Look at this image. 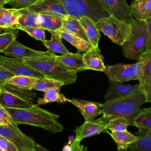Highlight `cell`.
I'll use <instances>...</instances> for the list:
<instances>
[{
  "mask_svg": "<svg viewBox=\"0 0 151 151\" xmlns=\"http://www.w3.org/2000/svg\"><path fill=\"white\" fill-rule=\"evenodd\" d=\"M74 132L76 133V137L73 142L77 146L80 145L83 139L86 137L109 132L106 123L100 118L91 121H85L81 126L77 127Z\"/></svg>",
  "mask_w": 151,
  "mask_h": 151,
  "instance_id": "cell-13",
  "label": "cell"
},
{
  "mask_svg": "<svg viewBox=\"0 0 151 151\" xmlns=\"http://www.w3.org/2000/svg\"><path fill=\"white\" fill-rule=\"evenodd\" d=\"M78 19L84 29L90 44L93 47H98L100 33L96 25V22L87 16H82Z\"/></svg>",
  "mask_w": 151,
  "mask_h": 151,
  "instance_id": "cell-22",
  "label": "cell"
},
{
  "mask_svg": "<svg viewBox=\"0 0 151 151\" xmlns=\"http://www.w3.org/2000/svg\"><path fill=\"white\" fill-rule=\"evenodd\" d=\"M2 53L9 57L22 60L45 57L55 54L48 51H41L30 48L22 45L16 39L13 40Z\"/></svg>",
  "mask_w": 151,
  "mask_h": 151,
  "instance_id": "cell-12",
  "label": "cell"
},
{
  "mask_svg": "<svg viewBox=\"0 0 151 151\" xmlns=\"http://www.w3.org/2000/svg\"><path fill=\"white\" fill-rule=\"evenodd\" d=\"M0 149L3 151H18L17 147L6 137L0 134Z\"/></svg>",
  "mask_w": 151,
  "mask_h": 151,
  "instance_id": "cell-38",
  "label": "cell"
},
{
  "mask_svg": "<svg viewBox=\"0 0 151 151\" xmlns=\"http://www.w3.org/2000/svg\"><path fill=\"white\" fill-rule=\"evenodd\" d=\"M138 139L128 146L131 151H151V131H138Z\"/></svg>",
  "mask_w": 151,
  "mask_h": 151,
  "instance_id": "cell-27",
  "label": "cell"
},
{
  "mask_svg": "<svg viewBox=\"0 0 151 151\" xmlns=\"http://www.w3.org/2000/svg\"><path fill=\"white\" fill-rule=\"evenodd\" d=\"M64 84L60 81L47 78H37L36 82L32 88V90H38L45 92L47 90L54 88V87H59L61 88Z\"/></svg>",
  "mask_w": 151,
  "mask_h": 151,
  "instance_id": "cell-34",
  "label": "cell"
},
{
  "mask_svg": "<svg viewBox=\"0 0 151 151\" xmlns=\"http://www.w3.org/2000/svg\"><path fill=\"white\" fill-rule=\"evenodd\" d=\"M146 102L144 94L139 89L120 99L102 103V117H123L130 126H133L134 119L142 110L141 106Z\"/></svg>",
  "mask_w": 151,
  "mask_h": 151,
  "instance_id": "cell-2",
  "label": "cell"
},
{
  "mask_svg": "<svg viewBox=\"0 0 151 151\" xmlns=\"http://www.w3.org/2000/svg\"><path fill=\"white\" fill-rule=\"evenodd\" d=\"M0 104L13 109H27L31 107L36 94L31 90L18 88L6 83L2 88Z\"/></svg>",
  "mask_w": 151,
  "mask_h": 151,
  "instance_id": "cell-6",
  "label": "cell"
},
{
  "mask_svg": "<svg viewBox=\"0 0 151 151\" xmlns=\"http://www.w3.org/2000/svg\"><path fill=\"white\" fill-rule=\"evenodd\" d=\"M34 150H35V151H50V150H48L47 149L45 148L44 147H43L42 146H41L40 144H38L37 143H35V145L34 146Z\"/></svg>",
  "mask_w": 151,
  "mask_h": 151,
  "instance_id": "cell-43",
  "label": "cell"
},
{
  "mask_svg": "<svg viewBox=\"0 0 151 151\" xmlns=\"http://www.w3.org/2000/svg\"><path fill=\"white\" fill-rule=\"evenodd\" d=\"M74 139L73 140H70L68 143L63 147L62 151H74L77 146H76L73 143Z\"/></svg>",
  "mask_w": 151,
  "mask_h": 151,
  "instance_id": "cell-42",
  "label": "cell"
},
{
  "mask_svg": "<svg viewBox=\"0 0 151 151\" xmlns=\"http://www.w3.org/2000/svg\"><path fill=\"white\" fill-rule=\"evenodd\" d=\"M68 15L79 19L82 16L90 18L95 22L109 16L99 0H60Z\"/></svg>",
  "mask_w": 151,
  "mask_h": 151,
  "instance_id": "cell-5",
  "label": "cell"
},
{
  "mask_svg": "<svg viewBox=\"0 0 151 151\" xmlns=\"http://www.w3.org/2000/svg\"><path fill=\"white\" fill-rule=\"evenodd\" d=\"M60 31H65L75 35L90 43L79 19L70 15L62 18V27Z\"/></svg>",
  "mask_w": 151,
  "mask_h": 151,
  "instance_id": "cell-20",
  "label": "cell"
},
{
  "mask_svg": "<svg viewBox=\"0 0 151 151\" xmlns=\"http://www.w3.org/2000/svg\"><path fill=\"white\" fill-rule=\"evenodd\" d=\"M145 21L147 24V30H148V33H149L147 48H146V51L145 52H149V51H151V17L150 18H147Z\"/></svg>",
  "mask_w": 151,
  "mask_h": 151,
  "instance_id": "cell-41",
  "label": "cell"
},
{
  "mask_svg": "<svg viewBox=\"0 0 151 151\" xmlns=\"http://www.w3.org/2000/svg\"><path fill=\"white\" fill-rule=\"evenodd\" d=\"M117 151H127L126 149H118Z\"/></svg>",
  "mask_w": 151,
  "mask_h": 151,
  "instance_id": "cell-49",
  "label": "cell"
},
{
  "mask_svg": "<svg viewBox=\"0 0 151 151\" xmlns=\"http://www.w3.org/2000/svg\"><path fill=\"white\" fill-rule=\"evenodd\" d=\"M111 138L116 143L117 149H127L128 146L136 141L139 136H135L131 133L129 132L127 130L122 131H114L108 132Z\"/></svg>",
  "mask_w": 151,
  "mask_h": 151,
  "instance_id": "cell-24",
  "label": "cell"
},
{
  "mask_svg": "<svg viewBox=\"0 0 151 151\" xmlns=\"http://www.w3.org/2000/svg\"><path fill=\"white\" fill-rule=\"evenodd\" d=\"M0 65L15 76H26L35 78L45 77L38 71L27 65L22 59L0 55Z\"/></svg>",
  "mask_w": 151,
  "mask_h": 151,
  "instance_id": "cell-11",
  "label": "cell"
},
{
  "mask_svg": "<svg viewBox=\"0 0 151 151\" xmlns=\"http://www.w3.org/2000/svg\"><path fill=\"white\" fill-rule=\"evenodd\" d=\"M27 8L38 14L52 15L61 19L68 15L60 0H39Z\"/></svg>",
  "mask_w": 151,
  "mask_h": 151,
  "instance_id": "cell-14",
  "label": "cell"
},
{
  "mask_svg": "<svg viewBox=\"0 0 151 151\" xmlns=\"http://www.w3.org/2000/svg\"><path fill=\"white\" fill-rule=\"evenodd\" d=\"M3 8H4V6H0V27H3L2 23V15Z\"/></svg>",
  "mask_w": 151,
  "mask_h": 151,
  "instance_id": "cell-45",
  "label": "cell"
},
{
  "mask_svg": "<svg viewBox=\"0 0 151 151\" xmlns=\"http://www.w3.org/2000/svg\"><path fill=\"white\" fill-rule=\"evenodd\" d=\"M141 67L138 78L139 88L144 94L146 102L151 103V51L145 52L137 59Z\"/></svg>",
  "mask_w": 151,
  "mask_h": 151,
  "instance_id": "cell-10",
  "label": "cell"
},
{
  "mask_svg": "<svg viewBox=\"0 0 151 151\" xmlns=\"http://www.w3.org/2000/svg\"><path fill=\"white\" fill-rule=\"evenodd\" d=\"M10 114L12 122L17 124H27L44 129L51 133L62 132L63 125L58 121L59 116L42 109L37 104L27 109H13L5 107Z\"/></svg>",
  "mask_w": 151,
  "mask_h": 151,
  "instance_id": "cell-1",
  "label": "cell"
},
{
  "mask_svg": "<svg viewBox=\"0 0 151 151\" xmlns=\"http://www.w3.org/2000/svg\"><path fill=\"white\" fill-rule=\"evenodd\" d=\"M20 15L19 9L3 8L2 15V27L5 29H11L17 24L18 18Z\"/></svg>",
  "mask_w": 151,
  "mask_h": 151,
  "instance_id": "cell-31",
  "label": "cell"
},
{
  "mask_svg": "<svg viewBox=\"0 0 151 151\" xmlns=\"http://www.w3.org/2000/svg\"><path fill=\"white\" fill-rule=\"evenodd\" d=\"M129 8L136 20L145 21L151 17V0H133Z\"/></svg>",
  "mask_w": 151,
  "mask_h": 151,
  "instance_id": "cell-21",
  "label": "cell"
},
{
  "mask_svg": "<svg viewBox=\"0 0 151 151\" xmlns=\"http://www.w3.org/2000/svg\"><path fill=\"white\" fill-rule=\"evenodd\" d=\"M5 124H6V123L1 118H0V125H3Z\"/></svg>",
  "mask_w": 151,
  "mask_h": 151,
  "instance_id": "cell-47",
  "label": "cell"
},
{
  "mask_svg": "<svg viewBox=\"0 0 151 151\" xmlns=\"http://www.w3.org/2000/svg\"><path fill=\"white\" fill-rule=\"evenodd\" d=\"M20 15L18 18L17 24L13 26L11 29H17L19 27H38L37 24V17L38 14L30 11L27 8L19 9Z\"/></svg>",
  "mask_w": 151,
  "mask_h": 151,
  "instance_id": "cell-26",
  "label": "cell"
},
{
  "mask_svg": "<svg viewBox=\"0 0 151 151\" xmlns=\"http://www.w3.org/2000/svg\"><path fill=\"white\" fill-rule=\"evenodd\" d=\"M74 151H88L87 147H84L83 145H79Z\"/></svg>",
  "mask_w": 151,
  "mask_h": 151,
  "instance_id": "cell-44",
  "label": "cell"
},
{
  "mask_svg": "<svg viewBox=\"0 0 151 151\" xmlns=\"http://www.w3.org/2000/svg\"><path fill=\"white\" fill-rule=\"evenodd\" d=\"M15 76L13 73L0 65V88H2L6 83L8 80Z\"/></svg>",
  "mask_w": 151,
  "mask_h": 151,
  "instance_id": "cell-39",
  "label": "cell"
},
{
  "mask_svg": "<svg viewBox=\"0 0 151 151\" xmlns=\"http://www.w3.org/2000/svg\"><path fill=\"white\" fill-rule=\"evenodd\" d=\"M96 25L114 43L121 46L128 38L131 30L130 24L121 21L112 15L99 19Z\"/></svg>",
  "mask_w": 151,
  "mask_h": 151,
  "instance_id": "cell-7",
  "label": "cell"
},
{
  "mask_svg": "<svg viewBox=\"0 0 151 151\" xmlns=\"http://www.w3.org/2000/svg\"><path fill=\"white\" fill-rule=\"evenodd\" d=\"M140 132L151 131V106L141 110L133 122Z\"/></svg>",
  "mask_w": 151,
  "mask_h": 151,
  "instance_id": "cell-29",
  "label": "cell"
},
{
  "mask_svg": "<svg viewBox=\"0 0 151 151\" xmlns=\"http://www.w3.org/2000/svg\"><path fill=\"white\" fill-rule=\"evenodd\" d=\"M109 15L129 24L133 23L136 19L130 14L126 0H99Z\"/></svg>",
  "mask_w": 151,
  "mask_h": 151,
  "instance_id": "cell-15",
  "label": "cell"
},
{
  "mask_svg": "<svg viewBox=\"0 0 151 151\" xmlns=\"http://www.w3.org/2000/svg\"><path fill=\"white\" fill-rule=\"evenodd\" d=\"M83 61L86 70L103 71L105 65L103 57L98 47H91L83 54Z\"/></svg>",
  "mask_w": 151,
  "mask_h": 151,
  "instance_id": "cell-18",
  "label": "cell"
},
{
  "mask_svg": "<svg viewBox=\"0 0 151 151\" xmlns=\"http://www.w3.org/2000/svg\"><path fill=\"white\" fill-rule=\"evenodd\" d=\"M58 31L61 35V38H64L71 45L74 46L77 48V52L78 53L81 52H86L92 47L91 45L89 42L84 41L82 38L75 35L63 31Z\"/></svg>",
  "mask_w": 151,
  "mask_h": 151,
  "instance_id": "cell-30",
  "label": "cell"
},
{
  "mask_svg": "<svg viewBox=\"0 0 151 151\" xmlns=\"http://www.w3.org/2000/svg\"><path fill=\"white\" fill-rule=\"evenodd\" d=\"M1 93H2V89L0 88V96H1Z\"/></svg>",
  "mask_w": 151,
  "mask_h": 151,
  "instance_id": "cell-51",
  "label": "cell"
},
{
  "mask_svg": "<svg viewBox=\"0 0 151 151\" xmlns=\"http://www.w3.org/2000/svg\"><path fill=\"white\" fill-rule=\"evenodd\" d=\"M57 102L60 103H70V99L60 92V88L54 87L50 88L44 92L42 98H39L37 100V105L44 104L48 103Z\"/></svg>",
  "mask_w": 151,
  "mask_h": 151,
  "instance_id": "cell-28",
  "label": "cell"
},
{
  "mask_svg": "<svg viewBox=\"0 0 151 151\" xmlns=\"http://www.w3.org/2000/svg\"><path fill=\"white\" fill-rule=\"evenodd\" d=\"M18 29H21L25 32H27L28 35L34 38L37 40H39L42 41V42L45 40V31L41 28L39 27H19Z\"/></svg>",
  "mask_w": 151,
  "mask_h": 151,
  "instance_id": "cell-36",
  "label": "cell"
},
{
  "mask_svg": "<svg viewBox=\"0 0 151 151\" xmlns=\"http://www.w3.org/2000/svg\"><path fill=\"white\" fill-rule=\"evenodd\" d=\"M0 151H3V150H2L0 149Z\"/></svg>",
  "mask_w": 151,
  "mask_h": 151,
  "instance_id": "cell-52",
  "label": "cell"
},
{
  "mask_svg": "<svg viewBox=\"0 0 151 151\" xmlns=\"http://www.w3.org/2000/svg\"><path fill=\"white\" fill-rule=\"evenodd\" d=\"M18 151H35V150H18Z\"/></svg>",
  "mask_w": 151,
  "mask_h": 151,
  "instance_id": "cell-50",
  "label": "cell"
},
{
  "mask_svg": "<svg viewBox=\"0 0 151 151\" xmlns=\"http://www.w3.org/2000/svg\"><path fill=\"white\" fill-rule=\"evenodd\" d=\"M100 118L106 123L107 129L111 132L125 130H127V126H130L129 122L123 117L105 118L101 116Z\"/></svg>",
  "mask_w": 151,
  "mask_h": 151,
  "instance_id": "cell-33",
  "label": "cell"
},
{
  "mask_svg": "<svg viewBox=\"0 0 151 151\" xmlns=\"http://www.w3.org/2000/svg\"><path fill=\"white\" fill-rule=\"evenodd\" d=\"M0 118H1L6 124L11 123H12V118L8 112V111L6 110L5 107L1 106L0 104Z\"/></svg>",
  "mask_w": 151,
  "mask_h": 151,
  "instance_id": "cell-40",
  "label": "cell"
},
{
  "mask_svg": "<svg viewBox=\"0 0 151 151\" xmlns=\"http://www.w3.org/2000/svg\"><path fill=\"white\" fill-rule=\"evenodd\" d=\"M51 40H45L43 42V44L47 48L48 51L54 54L60 53L61 54V55L68 53L69 51L62 42V38L59 31L51 32Z\"/></svg>",
  "mask_w": 151,
  "mask_h": 151,
  "instance_id": "cell-25",
  "label": "cell"
},
{
  "mask_svg": "<svg viewBox=\"0 0 151 151\" xmlns=\"http://www.w3.org/2000/svg\"><path fill=\"white\" fill-rule=\"evenodd\" d=\"M37 78L26 76H14L10 78L7 83L26 90H32Z\"/></svg>",
  "mask_w": 151,
  "mask_h": 151,
  "instance_id": "cell-32",
  "label": "cell"
},
{
  "mask_svg": "<svg viewBox=\"0 0 151 151\" xmlns=\"http://www.w3.org/2000/svg\"><path fill=\"white\" fill-rule=\"evenodd\" d=\"M9 0H0V6H4L6 4H8Z\"/></svg>",
  "mask_w": 151,
  "mask_h": 151,
  "instance_id": "cell-46",
  "label": "cell"
},
{
  "mask_svg": "<svg viewBox=\"0 0 151 151\" xmlns=\"http://www.w3.org/2000/svg\"><path fill=\"white\" fill-rule=\"evenodd\" d=\"M104 72L109 81L125 83L131 80H138L141 73L139 62L134 64H115L106 66Z\"/></svg>",
  "mask_w": 151,
  "mask_h": 151,
  "instance_id": "cell-8",
  "label": "cell"
},
{
  "mask_svg": "<svg viewBox=\"0 0 151 151\" xmlns=\"http://www.w3.org/2000/svg\"><path fill=\"white\" fill-rule=\"evenodd\" d=\"M6 29L5 28H3V27H0V34H1V33H2V32L4 31V30H5Z\"/></svg>",
  "mask_w": 151,
  "mask_h": 151,
  "instance_id": "cell-48",
  "label": "cell"
},
{
  "mask_svg": "<svg viewBox=\"0 0 151 151\" xmlns=\"http://www.w3.org/2000/svg\"><path fill=\"white\" fill-rule=\"evenodd\" d=\"M18 32L8 31L0 34V53L5 50L10 43L16 39Z\"/></svg>",
  "mask_w": 151,
  "mask_h": 151,
  "instance_id": "cell-35",
  "label": "cell"
},
{
  "mask_svg": "<svg viewBox=\"0 0 151 151\" xmlns=\"http://www.w3.org/2000/svg\"><path fill=\"white\" fill-rule=\"evenodd\" d=\"M0 134L14 144L18 150H32L35 145V141L25 134L14 123L0 125Z\"/></svg>",
  "mask_w": 151,
  "mask_h": 151,
  "instance_id": "cell-9",
  "label": "cell"
},
{
  "mask_svg": "<svg viewBox=\"0 0 151 151\" xmlns=\"http://www.w3.org/2000/svg\"><path fill=\"white\" fill-rule=\"evenodd\" d=\"M148 37L146 21L136 19L131 24L129 35L122 45L124 56L130 60H137L146 51Z\"/></svg>",
  "mask_w": 151,
  "mask_h": 151,
  "instance_id": "cell-4",
  "label": "cell"
},
{
  "mask_svg": "<svg viewBox=\"0 0 151 151\" xmlns=\"http://www.w3.org/2000/svg\"><path fill=\"white\" fill-rule=\"evenodd\" d=\"M70 103L78 108L85 121L94 120L97 116L101 114L102 103L99 102L73 98L70 99Z\"/></svg>",
  "mask_w": 151,
  "mask_h": 151,
  "instance_id": "cell-16",
  "label": "cell"
},
{
  "mask_svg": "<svg viewBox=\"0 0 151 151\" xmlns=\"http://www.w3.org/2000/svg\"><path fill=\"white\" fill-rule=\"evenodd\" d=\"M39 0H9L8 4L10 5L12 8L23 9L34 5Z\"/></svg>",
  "mask_w": 151,
  "mask_h": 151,
  "instance_id": "cell-37",
  "label": "cell"
},
{
  "mask_svg": "<svg viewBox=\"0 0 151 151\" xmlns=\"http://www.w3.org/2000/svg\"><path fill=\"white\" fill-rule=\"evenodd\" d=\"M139 84L130 85L109 81V87L104 95L105 101L116 100L139 90Z\"/></svg>",
  "mask_w": 151,
  "mask_h": 151,
  "instance_id": "cell-17",
  "label": "cell"
},
{
  "mask_svg": "<svg viewBox=\"0 0 151 151\" xmlns=\"http://www.w3.org/2000/svg\"><path fill=\"white\" fill-rule=\"evenodd\" d=\"M36 22L38 27L50 33L60 31L62 27L61 18L49 15L38 14Z\"/></svg>",
  "mask_w": 151,
  "mask_h": 151,
  "instance_id": "cell-23",
  "label": "cell"
},
{
  "mask_svg": "<svg viewBox=\"0 0 151 151\" xmlns=\"http://www.w3.org/2000/svg\"><path fill=\"white\" fill-rule=\"evenodd\" d=\"M83 54L68 52L61 55H55V59L68 68L77 73L86 70L84 61Z\"/></svg>",
  "mask_w": 151,
  "mask_h": 151,
  "instance_id": "cell-19",
  "label": "cell"
},
{
  "mask_svg": "<svg viewBox=\"0 0 151 151\" xmlns=\"http://www.w3.org/2000/svg\"><path fill=\"white\" fill-rule=\"evenodd\" d=\"M56 54L51 56L25 59L24 62L38 71L47 78H51L68 85L76 82L77 73L73 71L55 60Z\"/></svg>",
  "mask_w": 151,
  "mask_h": 151,
  "instance_id": "cell-3",
  "label": "cell"
}]
</instances>
